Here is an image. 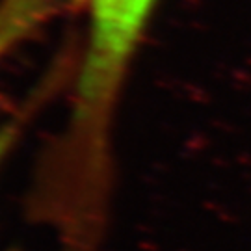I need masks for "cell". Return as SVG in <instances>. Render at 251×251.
<instances>
[{
    "label": "cell",
    "instance_id": "obj_2",
    "mask_svg": "<svg viewBox=\"0 0 251 251\" xmlns=\"http://www.w3.org/2000/svg\"><path fill=\"white\" fill-rule=\"evenodd\" d=\"M69 0H0V69L9 56L47 28ZM19 123L0 121V162L19 134Z\"/></svg>",
    "mask_w": 251,
    "mask_h": 251
},
{
    "label": "cell",
    "instance_id": "obj_1",
    "mask_svg": "<svg viewBox=\"0 0 251 251\" xmlns=\"http://www.w3.org/2000/svg\"><path fill=\"white\" fill-rule=\"evenodd\" d=\"M158 0H80L84 39L76 58L71 112L58 144L56 166L78 180L112 175L117 108L144 45Z\"/></svg>",
    "mask_w": 251,
    "mask_h": 251
}]
</instances>
